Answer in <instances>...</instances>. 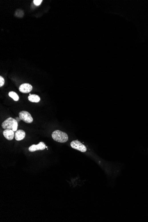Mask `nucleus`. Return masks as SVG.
Here are the masks:
<instances>
[{
  "mask_svg": "<svg viewBox=\"0 0 148 222\" xmlns=\"http://www.w3.org/2000/svg\"><path fill=\"white\" fill-rule=\"evenodd\" d=\"M1 127L4 129H12L14 131H17L18 128V121L13 118L9 117L3 121Z\"/></svg>",
  "mask_w": 148,
  "mask_h": 222,
  "instance_id": "1",
  "label": "nucleus"
},
{
  "mask_svg": "<svg viewBox=\"0 0 148 222\" xmlns=\"http://www.w3.org/2000/svg\"><path fill=\"white\" fill-rule=\"evenodd\" d=\"M51 136L54 140L60 143H65L68 140L67 134L59 130H56L53 132Z\"/></svg>",
  "mask_w": 148,
  "mask_h": 222,
  "instance_id": "2",
  "label": "nucleus"
},
{
  "mask_svg": "<svg viewBox=\"0 0 148 222\" xmlns=\"http://www.w3.org/2000/svg\"><path fill=\"white\" fill-rule=\"evenodd\" d=\"M19 116L21 120L27 123H31L33 120V117L29 113L26 111L20 112L19 113Z\"/></svg>",
  "mask_w": 148,
  "mask_h": 222,
  "instance_id": "3",
  "label": "nucleus"
},
{
  "mask_svg": "<svg viewBox=\"0 0 148 222\" xmlns=\"http://www.w3.org/2000/svg\"><path fill=\"white\" fill-rule=\"evenodd\" d=\"M71 146L72 148L82 152H86L87 151V147L83 144L81 142L78 140L73 141L71 143Z\"/></svg>",
  "mask_w": 148,
  "mask_h": 222,
  "instance_id": "4",
  "label": "nucleus"
},
{
  "mask_svg": "<svg viewBox=\"0 0 148 222\" xmlns=\"http://www.w3.org/2000/svg\"><path fill=\"white\" fill-rule=\"evenodd\" d=\"M46 148L45 144L43 142H40L38 144L33 145L30 146L29 150L30 152H33L38 150H43Z\"/></svg>",
  "mask_w": 148,
  "mask_h": 222,
  "instance_id": "5",
  "label": "nucleus"
},
{
  "mask_svg": "<svg viewBox=\"0 0 148 222\" xmlns=\"http://www.w3.org/2000/svg\"><path fill=\"white\" fill-rule=\"evenodd\" d=\"M19 89L22 93H28L31 92L33 89V87L29 83H23L20 86Z\"/></svg>",
  "mask_w": 148,
  "mask_h": 222,
  "instance_id": "6",
  "label": "nucleus"
},
{
  "mask_svg": "<svg viewBox=\"0 0 148 222\" xmlns=\"http://www.w3.org/2000/svg\"><path fill=\"white\" fill-rule=\"evenodd\" d=\"M14 132L12 129H5L3 132V135L8 140H12L15 136Z\"/></svg>",
  "mask_w": 148,
  "mask_h": 222,
  "instance_id": "7",
  "label": "nucleus"
},
{
  "mask_svg": "<svg viewBox=\"0 0 148 222\" xmlns=\"http://www.w3.org/2000/svg\"><path fill=\"white\" fill-rule=\"evenodd\" d=\"M25 136V133L24 130L19 129L17 130L15 134V138L17 141H21L24 139Z\"/></svg>",
  "mask_w": 148,
  "mask_h": 222,
  "instance_id": "8",
  "label": "nucleus"
},
{
  "mask_svg": "<svg viewBox=\"0 0 148 222\" xmlns=\"http://www.w3.org/2000/svg\"><path fill=\"white\" fill-rule=\"evenodd\" d=\"M28 99L29 100V101L33 103H38L40 102L41 99L37 95H31L28 97Z\"/></svg>",
  "mask_w": 148,
  "mask_h": 222,
  "instance_id": "9",
  "label": "nucleus"
},
{
  "mask_svg": "<svg viewBox=\"0 0 148 222\" xmlns=\"http://www.w3.org/2000/svg\"><path fill=\"white\" fill-rule=\"evenodd\" d=\"M9 95L12 98L14 101H17L19 99V96L17 93L14 91H11L9 93Z\"/></svg>",
  "mask_w": 148,
  "mask_h": 222,
  "instance_id": "10",
  "label": "nucleus"
},
{
  "mask_svg": "<svg viewBox=\"0 0 148 222\" xmlns=\"http://www.w3.org/2000/svg\"><path fill=\"white\" fill-rule=\"evenodd\" d=\"M42 2V0H34L33 1L34 4L37 6L40 5Z\"/></svg>",
  "mask_w": 148,
  "mask_h": 222,
  "instance_id": "11",
  "label": "nucleus"
},
{
  "mask_svg": "<svg viewBox=\"0 0 148 222\" xmlns=\"http://www.w3.org/2000/svg\"><path fill=\"white\" fill-rule=\"evenodd\" d=\"M5 83V80L2 76H0V87H1L4 85Z\"/></svg>",
  "mask_w": 148,
  "mask_h": 222,
  "instance_id": "12",
  "label": "nucleus"
}]
</instances>
